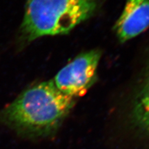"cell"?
I'll use <instances>...</instances> for the list:
<instances>
[{
  "label": "cell",
  "instance_id": "6da1fadb",
  "mask_svg": "<svg viewBox=\"0 0 149 149\" xmlns=\"http://www.w3.org/2000/svg\"><path fill=\"white\" fill-rule=\"evenodd\" d=\"M75 102L52 80L43 81L25 89L0 110V124L24 137H45L57 130Z\"/></svg>",
  "mask_w": 149,
  "mask_h": 149
},
{
  "label": "cell",
  "instance_id": "5b68a950",
  "mask_svg": "<svg viewBox=\"0 0 149 149\" xmlns=\"http://www.w3.org/2000/svg\"><path fill=\"white\" fill-rule=\"evenodd\" d=\"M133 119L136 125L149 133V68L134 100Z\"/></svg>",
  "mask_w": 149,
  "mask_h": 149
},
{
  "label": "cell",
  "instance_id": "3957f363",
  "mask_svg": "<svg viewBox=\"0 0 149 149\" xmlns=\"http://www.w3.org/2000/svg\"><path fill=\"white\" fill-rule=\"evenodd\" d=\"M100 57L101 52L98 50H92L77 56L52 80L56 88L75 100L83 96L95 81Z\"/></svg>",
  "mask_w": 149,
  "mask_h": 149
},
{
  "label": "cell",
  "instance_id": "7a4b0ae2",
  "mask_svg": "<svg viewBox=\"0 0 149 149\" xmlns=\"http://www.w3.org/2000/svg\"><path fill=\"white\" fill-rule=\"evenodd\" d=\"M97 0H27L19 45L44 36L67 34L93 15Z\"/></svg>",
  "mask_w": 149,
  "mask_h": 149
},
{
  "label": "cell",
  "instance_id": "277c9868",
  "mask_svg": "<svg viewBox=\"0 0 149 149\" xmlns=\"http://www.w3.org/2000/svg\"><path fill=\"white\" fill-rule=\"evenodd\" d=\"M149 27V0H127L115 26L117 38L126 42Z\"/></svg>",
  "mask_w": 149,
  "mask_h": 149
}]
</instances>
